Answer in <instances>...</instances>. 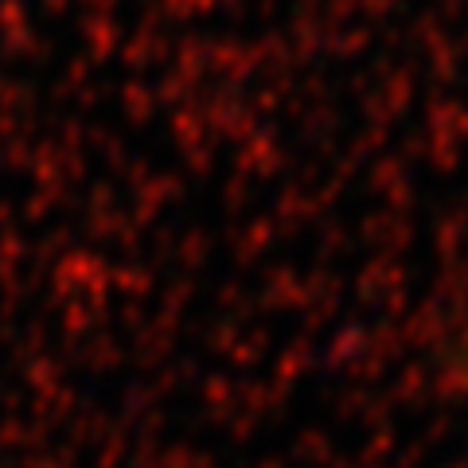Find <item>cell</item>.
I'll list each match as a JSON object with an SVG mask.
<instances>
[{
  "label": "cell",
  "mask_w": 468,
  "mask_h": 468,
  "mask_svg": "<svg viewBox=\"0 0 468 468\" xmlns=\"http://www.w3.org/2000/svg\"><path fill=\"white\" fill-rule=\"evenodd\" d=\"M461 347H464V363H468V320H464V335H461Z\"/></svg>",
  "instance_id": "1"
}]
</instances>
